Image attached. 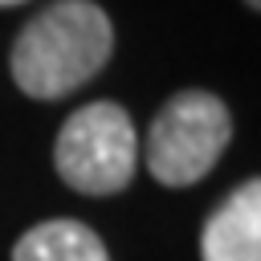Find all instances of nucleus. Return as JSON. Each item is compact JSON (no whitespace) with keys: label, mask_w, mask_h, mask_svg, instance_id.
<instances>
[{"label":"nucleus","mask_w":261,"mask_h":261,"mask_svg":"<svg viewBox=\"0 0 261 261\" xmlns=\"http://www.w3.org/2000/svg\"><path fill=\"white\" fill-rule=\"evenodd\" d=\"M12 261H110L102 237L82 220H41L16 245Z\"/></svg>","instance_id":"39448f33"},{"label":"nucleus","mask_w":261,"mask_h":261,"mask_svg":"<svg viewBox=\"0 0 261 261\" xmlns=\"http://www.w3.org/2000/svg\"><path fill=\"white\" fill-rule=\"evenodd\" d=\"M4 4H20V0H0V8H4Z\"/></svg>","instance_id":"0eeeda50"},{"label":"nucleus","mask_w":261,"mask_h":261,"mask_svg":"<svg viewBox=\"0 0 261 261\" xmlns=\"http://www.w3.org/2000/svg\"><path fill=\"white\" fill-rule=\"evenodd\" d=\"M200 261H261V184L245 179L204 220Z\"/></svg>","instance_id":"20e7f679"},{"label":"nucleus","mask_w":261,"mask_h":261,"mask_svg":"<svg viewBox=\"0 0 261 261\" xmlns=\"http://www.w3.org/2000/svg\"><path fill=\"white\" fill-rule=\"evenodd\" d=\"M114 49V24L94 0H57L37 12L12 41V82L37 102H53L86 86Z\"/></svg>","instance_id":"f257e3e1"},{"label":"nucleus","mask_w":261,"mask_h":261,"mask_svg":"<svg viewBox=\"0 0 261 261\" xmlns=\"http://www.w3.org/2000/svg\"><path fill=\"white\" fill-rule=\"evenodd\" d=\"M57 175L82 196H114L135 179L139 135L122 106L86 102L65 118L53 147Z\"/></svg>","instance_id":"7ed1b4c3"},{"label":"nucleus","mask_w":261,"mask_h":261,"mask_svg":"<svg viewBox=\"0 0 261 261\" xmlns=\"http://www.w3.org/2000/svg\"><path fill=\"white\" fill-rule=\"evenodd\" d=\"M228 139V106L208 90H179L159 106L147 130V171L167 188H188L216 167Z\"/></svg>","instance_id":"f03ea898"},{"label":"nucleus","mask_w":261,"mask_h":261,"mask_svg":"<svg viewBox=\"0 0 261 261\" xmlns=\"http://www.w3.org/2000/svg\"><path fill=\"white\" fill-rule=\"evenodd\" d=\"M245 4H249V8H253V12H257V8H261V0H245Z\"/></svg>","instance_id":"423d86ee"}]
</instances>
